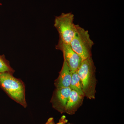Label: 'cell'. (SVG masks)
I'll use <instances>...</instances> for the list:
<instances>
[{
  "instance_id": "6da1fadb",
  "label": "cell",
  "mask_w": 124,
  "mask_h": 124,
  "mask_svg": "<svg viewBox=\"0 0 124 124\" xmlns=\"http://www.w3.org/2000/svg\"><path fill=\"white\" fill-rule=\"evenodd\" d=\"M0 87L12 100L26 108V88L22 80L16 78L13 74L5 72L0 73Z\"/></svg>"
},
{
  "instance_id": "7a4b0ae2",
  "label": "cell",
  "mask_w": 124,
  "mask_h": 124,
  "mask_svg": "<svg viewBox=\"0 0 124 124\" xmlns=\"http://www.w3.org/2000/svg\"><path fill=\"white\" fill-rule=\"evenodd\" d=\"M95 67L92 57L82 61L77 73L79 77L85 97L89 99H95L97 80Z\"/></svg>"
},
{
  "instance_id": "3957f363",
  "label": "cell",
  "mask_w": 124,
  "mask_h": 124,
  "mask_svg": "<svg viewBox=\"0 0 124 124\" xmlns=\"http://www.w3.org/2000/svg\"><path fill=\"white\" fill-rule=\"evenodd\" d=\"M76 31L70 44L82 61L92 57V49L94 44L90 38L88 31L76 24Z\"/></svg>"
},
{
  "instance_id": "277c9868",
  "label": "cell",
  "mask_w": 124,
  "mask_h": 124,
  "mask_svg": "<svg viewBox=\"0 0 124 124\" xmlns=\"http://www.w3.org/2000/svg\"><path fill=\"white\" fill-rule=\"evenodd\" d=\"M74 15L72 13H62L55 17L54 26L59 35V39L66 44H70L76 31Z\"/></svg>"
},
{
  "instance_id": "5b68a950",
  "label": "cell",
  "mask_w": 124,
  "mask_h": 124,
  "mask_svg": "<svg viewBox=\"0 0 124 124\" xmlns=\"http://www.w3.org/2000/svg\"><path fill=\"white\" fill-rule=\"evenodd\" d=\"M56 49L62 51L64 60L66 62L72 73L78 70L82 62V59L73 50L70 44H66L59 39L55 46Z\"/></svg>"
},
{
  "instance_id": "8992f818",
  "label": "cell",
  "mask_w": 124,
  "mask_h": 124,
  "mask_svg": "<svg viewBox=\"0 0 124 124\" xmlns=\"http://www.w3.org/2000/svg\"><path fill=\"white\" fill-rule=\"evenodd\" d=\"M71 91L70 87L55 88L50 100L53 108L61 114L65 113V107Z\"/></svg>"
},
{
  "instance_id": "52a82bcc",
  "label": "cell",
  "mask_w": 124,
  "mask_h": 124,
  "mask_svg": "<svg viewBox=\"0 0 124 124\" xmlns=\"http://www.w3.org/2000/svg\"><path fill=\"white\" fill-rule=\"evenodd\" d=\"M84 97L76 91L71 90L65 107V113L69 115L75 114L82 106Z\"/></svg>"
},
{
  "instance_id": "ba28073f",
  "label": "cell",
  "mask_w": 124,
  "mask_h": 124,
  "mask_svg": "<svg viewBox=\"0 0 124 124\" xmlns=\"http://www.w3.org/2000/svg\"><path fill=\"white\" fill-rule=\"evenodd\" d=\"M72 72L66 62L63 61L62 69L58 78L54 81L56 88L70 87Z\"/></svg>"
},
{
  "instance_id": "9c48e42d",
  "label": "cell",
  "mask_w": 124,
  "mask_h": 124,
  "mask_svg": "<svg viewBox=\"0 0 124 124\" xmlns=\"http://www.w3.org/2000/svg\"><path fill=\"white\" fill-rule=\"evenodd\" d=\"M70 88L71 90H74L77 92L80 95L84 96L82 90L81 81L77 71L72 73L71 79Z\"/></svg>"
},
{
  "instance_id": "30bf717a",
  "label": "cell",
  "mask_w": 124,
  "mask_h": 124,
  "mask_svg": "<svg viewBox=\"0 0 124 124\" xmlns=\"http://www.w3.org/2000/svg\"><path fill=\"white\" fill-rule=\"evenodd\" d=\"M9 72L14 74L15 70L11 67L10 62L4 54L0 55V73Z\"/></svg>"
},
{
  "instance_id": "8fae6325",
  "label": "cell",
  "mask_w": 124,
  "mask_h": 124,
  "mask_svg": "<svg viewBox=\"0 0 124 124\" xmlns=\"http://www.w3.org/2000/svg\"><path fill=\"white\" fill-rule=\"evenodd\" d=\"M68 123V120L65 116H62L59 119V122L56 124H67Z\"/></svg>"
},
{
  "instance_id": "7c38bea8",
  "label": "cell",
  "mask_w": 124,
  "mask_h": 124,
  "mask_svg": "<svg viewBox=\"0 0 124 124\" xmlns=\"http://www.w3.org/2000/svg\"><path fill=\"white\" fill-rule=\"evenodd\" d=\"M45 124H55L53 117H51L49 118L46 123Z\"/></svg>"
},
{
  "instance_id": "4fadbf2b",
  "label": "cell",
  "mask_w": 124,
  "mask_h": 124,
  "mask_svg": "<svg viewBox=\"0 0 124 124\" xmlns=\"http://www.w3.org/2000/svg\"><path fill=\"white\" fill-rule=\"evenodd\" d=\"M67 124H71V123H68Z\"/></svg>"
}]
</instances>
